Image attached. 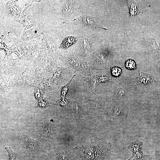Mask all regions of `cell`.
I'll use <instances>...</instances> for the list:
<instances>
[{"label":"cell","mask_w":160,"mask_h":160,"mask_svg":"<svg viewBox=\"0 0 160 160\" xmlns=\"http://www.w3.org/2000/svg\"><path fill=\"white\" fill-rule=\"evenodd\" d=\"M40 139L31 138L26 133L22 135L20 138V146L24 153L29 156H35L42 153H47L40 146Z\"/></svg>","instance_id":"obj_2"},{"label":"cell","mask_w":160,"mask_h":160,"mask_svg":"<svg viewBox=\"0 0 160 160\" xmlns=\"http://www.w3.org/2000/svg\"><path fill=\"white\" fill-rule=\"evenodd\" d=\"M82 24L86 27L91 29H94L97 28H103L97 24L94 18L89 17L85 16L82 17Z\"/></svg>","instance_id":"obj_5"},{"label":"cell","mask_w":160,"mask_h":160,"mask_svg":"<svg viewBox=\"0 0 160 160\" xmlns=\"http://www.w3.org/2000/svg\"><path fill=\"white\" fill-rule=\"evenodd\" d=\"M111 152V145L101 139H92L89 145L76 151L81 160H110Z\"/></svg>","instance_id":"obj_1"},{"label":"cell","mask_w":160,"mask_h":160,"mask_svg":"<svg viewBox=\"0 0 160 160\" xmlns=\"http://www.w3.org/2000/svg\"><path fill=\"white\" fill-rule=\"evenodd\" d=\"M153 158L154 160H160V150L155 153Z\"/></svg>","instance_id":"obj_19"},{"label":"cell","mask_w":160,"mask_h":160,"mask_svg":"<svg viewBox=\"0 0 160 160\" xmlns=\"http://www.w3.org/2000/svg\"><path fill=\"white\" fill-rule=\"evenodd\" d=\"M153 79L150 74L140 72V76L137 78L138 84L142 85H145L152 83Z\"/></svg>","instance_id":"obj_6"},{"label":"cell","mask_w":160,"mask_h":160,"mask_svg":"<svg viewBox=\"0 0 160 160\" xmlns=\"http://www.w3.org/2000/svg\"><path fill=\"white\" fill-rule=\"evenodd\" d=\"M115 93L116 97L118 98H121L123 97L124 94V88H116L115 90Z\"/></svg>","instance_id":"obj_16"},{"label":"cell","mask_w":160,"mask_h":160,"mask_svg":"<svg viewBox=\"0 0 160 160\" xmlns=\"http://www.w3.org/2000/svg\"><path fill=\"white\" fill-rule=\"evenodd\" d=\"M86 79L92 87L94 89H95L97 85L99 84L97 77L95 74H92L90 76L87 77Z\"/></svg>","instance_id":"obj_10"},{"label":"cell","mask_w":160,"mask_h":160,"mask_svg":"<svg viewBox=\"0 0 160 160\" xmlns=\"http://www.w3.org/2000/svg\"><path fill=\"white\" fill-rule=\"evenodd\" d=\"M83 45L85 52L88 53L91 50V44L89 40L87 38H84L83 40Z\"/></svg>","instance_id":"obj_14"},{"label":"cell","mask_w":160,"mask_h":160,"mask_svg":"<svg viewBox=\"0 0 160 160\" xmlns=\"http://www.w3.org/2000/svg\"><path fill=\"white\" fill-rule=\"evenodd\" d=\"M66 14L70 15L73 11L80 8V7L76 3V1H71L66 5Z\"/></svg>","instance_id":"obj_7"},{"label":"cell","mask_w":160,"mask_h":160,"mask_svg":"<svg viewBox=\"0 0 160 160\" xmlns=\"http://www.w3.org/2000/svg\"><path fill=\"white\" fill-rule=\"evenodd\" d=\"M132 160H154L153 156L150 155H144L143 157L139 158H134Z\"/></svg>","instance_id":"obj_18"},{"label":"cell","mask_w":160,"mask_h":160,"mask_svg":"<svg viewBox=\"0 0 160 160\" xmlns=\"http://www.w3.org/2000/svg\"><path fill=\"white\" fill-rule=\"evenodd\" d=\"M70 66L76 69H78L80 67V64L77 60L73 57L70 58L68 60Z\"/></svg>","instance_id":"obj_13"},{"label":"cell","mask_w":160,"mask_h":160,"mask_svg":"<svg viewBox=\"0 0 160 160\" xmlns=\"http://www.w3.org/2000/svg\"><path fill=\"white\" fill-rule=\"evenodd\" d=\"M4 148L7 153L8 160H18L21 153H17L13 151L9 147H5Z\"/></svg>","instance_id":"obj_9"},{"label":"cell","mask_w":160,"mask_h":160,"mask_svg":"<svg viewBox=\"0 0 160 160\" xmlns=\"http://www.w3.org/2000/svg\"><path fill=\"white\" fill-rule=\"evenodd\" d=\"M98 84L104 82H110L112 83L113 81L110 77H108L103 74L102 76L97 77Z\"/></svg>","instance_id":"obj_15"},{"label":"cell","mask_w":160,"mask_h":160,"mask_svg":"<svg viewBox=\"0 0 160 160\" xmlns=\"http://www.w3.org/2000/svg\"><path fill=\"white\" fill-rule=\"evenodd\" d=\"M142 145V143L140 142L132 143L129 146L130 150L132 153V155L127 160H132L134 158L142 157L144 155L141 151Z\"/></svg>","instance_id":"obj_4"},{"label":"cell","mask_w":160,"mask_h":160,"mask_svg":"<svg viewBox=\"0 0 160 160\" xmlns=\"http://www.w3.org/2000/svg\"><path fill=\"white\" fill-rule=\"evenodd\" d=\"M111 71L113 76H118L121 73V69L117 66H113L111 68Z\"/></svg>","instance_id":"obj_17"},{"label":"cell","mask_w":160,"mask_h":160,"mask_svg":"<svg viewBox=\"0 0 160 160\" xmlns=\"http://www.w3.org/2000/svg\"><path fill=\"white\" fill-rule=\"evenodd\" d=\"M76 41V38L74 36H67L63 40L60 47L63 48H66L75 43Z\"/></svg>","instance_id":"obj_8"},{"label":"cell","mask_w":160,"mask_h":160,"mask_svg":"<svg viewBox=\"0 0 160 160\" xmlns=\"http://www.w3.org/2000/svg\"><path fill=\"white\" fill-rule=\"evenodd\" d=\"M75 76V75H74L72 77V79L70 80L67 84L65 86L62 87L61 93V103L62 102L63 103V104L65 105L66 104V102H65V96L68 91L69 85L70 84L71 80L73 79Z\"/></svg>","instance_id":"obj_11"},{"label":"cell","mask_w":160,"mask_h":160,"mask_svg":"<svg viewBox=\"0 0 160 160\" xmlns=\"http://www.w3.org/2000/svg\"><path fill=\"white\" fill-rule=\"evenodd\" d=\"M38 132L42 137L53 139L55 136V130L53 125L50 122L43 123L41 124Z\"/></svg>","instance_id":"obj_3"},{"label":"cell","mask_w":160,"mask_h":160,"mask_svg":"<svg viewBox=\"0 0 160 160\" xmlns=\"http://www.w3.org/2000/svg\"><path fill=\"white\" fill-rule=\"evenodd\" d=\"M125 66L128 69L133 70L136 68V64L133 59L129 58L126 60L125 63Z\"/></svg>","instance_id":"obj_12"}]
</instances>
